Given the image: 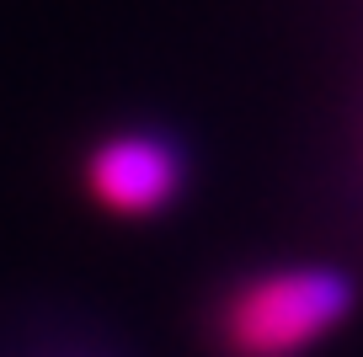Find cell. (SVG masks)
<instances>
[{
  "label": "cell",
  "mask_w": 363,
  "mask_h": 357,
  "mask_svg": "<svg viewBox=\"0 0 363 357\" xmlns=\"http://www.w3.org/2000/svg\"><path fill=\"white\" fill-rule=\"evenodd\" d=\"M352 314V278L337 267H278L240 283L219 310L225 357H305Z\"/></svg>",
  "instance_id": "obj_1"
},
{
  "label": "cell",
  "mask_w": 363,
  "mask_h": 357,
  "mask_svg": "<svg viewBox=\"0 0 363 357\" xmlns=\"http://www.w3.org/2000/svg\"><path fill=\"white\" fill-rule=\"evenodd\" d=\"M182 176H187V160L160 134H113L86 160L91 198L113 213H128V219H145V213H160L166 203H177Z\"/></svg>",
  "instance_id": "obj_2"
}]
</instances>
